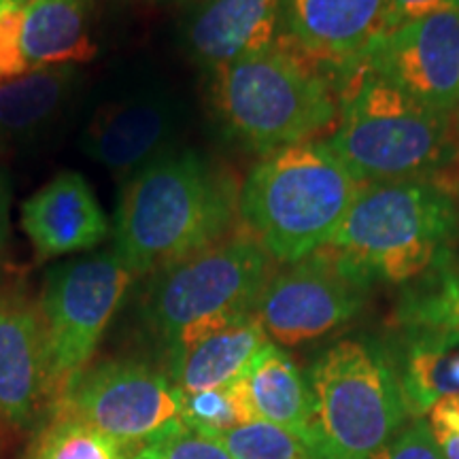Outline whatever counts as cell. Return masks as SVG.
<instances>
[{
	"label": "cell",
	"instance_id": "6da1fadb",
	"mask_svg": "<svg viewBox=\"0 0 459 459\" xmlns=\"http://www.w3.org/2000/svg\"><path fill=\"white\" fill-rule=\"evenodd\" d=\"M238 196L234 181L200 153L170 149L124 183L113 254L134 277L164 271L223 240Z\"/></svg>",
	"mask_w": 459,
	"mask_h": 459
},
{
	"label": "cell",
	"instance_id": "7a4b0ae2",
	"mask_svg": "<svg viewBox=\"0 0 459 459\" xmlns=\"http://www.w3.org/2000/svg\"><path fill=\"white\" fill-rule=\"evenodd\" d=\"M361 183L324 141L266 153L240 187L238 213L273 260L294 264L328 245Z\"/></svg>",
	"mask_w": 459,
	"mask_h": 459
},
{
	"label": "cell",
	"instance_id": "3957f363",
	"mask_svg": "<svg viewBox=\"0 0 459 459\" xmlns=\"http://www.w3.org/2000/svg\"><path fill=\"white\" fill-rule=\"evenodd\" d=\"M455 232V200L438 183H366L324 247L372 283H411L446 266Z\"/></svg>",
	"mask_w": 459,
	"mask_h": 459
},
{
	"label": "cell",
	"instance_id": "277c9868",
	"mask_svg": "<svg viewBox=\"0 0 459 459\" xmlns=\"http://www.w3.org/2000/svg\"><path fill=\"white\" fill-rule=\"evenodd\" d=\"M338 107L325 145L361 186L426 179L457 145L455 115L421 105L364 66L342 79Z\"/></svg>",
	"mask_w": 459,
	"mask_h": 459
},
{
	"label": "cell",
	"instance_id": "5b68a950",
	"mask_svg": "<svg viewBox=\"0 0 459 459\" xmlns=\"http://www.w3.org/2000/svg\"><path fill=\"white\" fill-rule=\"evenodd\" d=\"M271 255L255 237H232L153 274L141 319L166 355L255 315Z\"/></svg>",
	"mask_w": 459,
	"mask_h": 459
},
{
	"label": "cell",
	"instance_id": "8992f818",
	"mask_svg": "<svg viewBox=\"0 0 459 459\" xmlns=\"http://www.w3.org/2000/svg\"><path fill=\"white\" fill-rule=\"evenodd\" d=\"M213 77L223 128L264 156L313 141L341 115L330 79L279 43L217 68Z\"/></svg>",
	"mask_w": 459,
	"mask_h": 459
},
{
	"label": "cell",
	"instance_id": "52a82bcc",
	"mask_svg": "<svg viewBox=\"0 0 459 459\" xmlns=\"http://www.w3.org/2000/svg\"><path fill=\"white\" fill-rule=\"evenodd\" d=\"M315 459H370L409 419L387 349L344 338L308 372Z\"/></svg>",
	"mask_w": 459,
	"mask_h": 459
},
{
	"label": "cell",
	"instance_id": "ba28073f",
	"mask_svg": "<svg viewBox=\"0 0 459 459\" xmlns=\"http://www.w3.org/2000/svg\"><path fill=\"white\" fill-rule=\"evenodd\" d=\"M132 279L134 274L113 251L74 257L45 274L39 315L51 404L88 368Z\"/></svg>",
	"mask_w": 459,
	"mask_h": 459
},
{
	"label": "cell",
	"instance_id": "9c48e42d",
	"mask_svg": "<svg viewBox=\"0 0 459 459\" xmlns=\"http://www.w3.org/2000/svg\"><path fill=\"white\" fill-rule=\"evenodd\" d=\"M51 406L79 417L130 455L186 429L183 392L169 375L139 359H108L85 368Z\"/></svg>",
	"mask_w": 459,
	"mask_h": 459
},
{
	"label": "cell",
	"instance_id": "30bf717a",
	"mask_svg": "<svg viewBox=\"0 0 459 459\" xmlns=\"http://www.w3.org/2000/svg\"><path fill=\"white\" fill-rule=\"evenodd\" d=\"M372 281L321 247L271 274L255 307L264 332L279 347L315 341L351 321L368 300Z\"/></svg>",
	"mask_w": 459,
	"mask_h": 459
},
{
	"label": "cell",
	"instance_id": "8fae6325",
	"mask_svg": "<svg viewBox=\"0 0 459 459\" xmlns=\"http://www.w3.org/2000/svg\"><path fill=\"white\" fill-rule=\"evenodd\" d=\"M361 66L421 105L455 115L459 107V9L421 17L383 34Z\"/></svg>",
	"mask_w": 459,
	"mask_h": 459
},
{
	"label": "cell",
	"instance_id": "7c38bea8",
	"mask_svg": "<svg viewBox=\"0 0 459 459\" xmlns=\"http://www.w3.org/2000/svg\"><path fill=\"white\" fill-rule=\"evenodd\" d=\"M387 0H281L279 45L319 73L358 71L387 32Z\"/></svg>",
	"mask_w": 459,
	"mask_h": 459
},
{
	"label": "cell",
	"instance_id": "4fadbf2b",
	"mask_svg": "<svg viewBox=\"0 0 459 459\" xmlns=\"http://www.w3.org/2000/svg\"><path fill=\"white\" fill-rule=\"evenodd\" d=\"M91 11L94 0H28L0 17V79L90 62Z\"/></svg>",
	"mask_w": 459,
	"mask_h": 459
},
{
	"label": "cell",
	"instance_id": "5bb4252c",
	"mask_svg": "<svg viewBox=\"0 0 459 459\" xmlns=\"http://www.w3.org/2000/svg\"><path fill=\"white\" fill-rule=\"evenodd\" d=\"M179 122L181 107L170 91L134 90L99 107L85 126L82 149L115 177H132L170 152Z\"/></svg>",
	"mask_w": 459,
	"mask_h": 459
},
{
	"label": "cell",
	"instance_id": "9a60e30c",
	"mask_svg": "<svg viewBox=\"0 0 459 459\" xmlns=\"http://www.w3.org/2000/svg\"><path fill=\"white\" fill-rule=\"evenodd\" d=\"M20 223L39 260L94 249L111 232L94 189L74 170L57 172L26 198L20 209Z\"/></svg>",
	"mask_w": 459,
	"mask_h": 459
},
{
	"label": "cell",
	"instance_id": "2e32d148",
	"mask_svg": "<svg viewBox=\"0 0 459 459\" xmlns=\"http://www.w3.org/2000/svg\"><path fill=\"white\" fill-rule=\"evenodd\" d=\"M43 402L45 344L39 307L15 294H0V417L26 428Z\"/></svg>",
	"mask_w": 459,
	"mask_h": 459
},
{
	"label": "cell",
	"instance_id": "e0dca14e",
	"mask_svg": "<svg viewBox=\"0 0 459 459\" xmlns=\"http://www.w3.org/2000/svg\"><path fill=\"white\" fill-rule=\"evenodd\" d=\"M281 0H204L187 24V51L217 71L277 45Z\"/></svg>",
	"mask_w": 459,
	"mask_h": 459
},
{
	"label": "cell",
	"instance_id": "ac0fdd59",
	"mask_svg": "<svg viewBox=\"0 0 459 459\" xmlns=\"http://www.w3.org/2000/svg\"><path fill=\"white\" fill-rule=\"evenodd\" d=\"M389 353L411 417H426L440 400L459 395V332L402 325Z\"/></svg>",
	"mask_w": 459,
	"mask_h": 459
},
{
	"label": "cell",
	"instance_id": "d6986e66",
	"mask_svg": "<svg viewBox=\"0 0 459 459\" xmlns=\"http://www.w3.org/2000/svg\"><path fill=\"white\" fill-rule=\"evenodd\" d=\"M268 338L255 315L203 338L169 358V377L183 394L228 387L245 375Z\"/></svg>",
	"mask_w": 459,
	"mask_h": 459
},
{
	"label": "cell",
	"instance_id": "ffe728a7",
	"mask_svg": "<svg viewBox=\"0 0 459 459\" xmlns=\"http://www.w3.org/2000/svg\"><path fill=\"white\" fill-rule=\"evenodd\" d=\"M257 421L273 423L311 440V389L296 361L277 342L268 341L240 377Z\"/></svg>",
	"mask_w": 459,
	"mask_h": 459
},
{
	"label": "cell",
	"instance_id": "44dd1931",
	"mask_svg": "<svg viewBox=\"0 0 459 459\" xmlns=\"http://www.w3.org/2000/svg\"><path fill=\"white\" fill-rule=\"evenodd\" d=\"M79 83L77 66L0 79V149L32 141L65 111Z\"/></svg>",
	"mask_w": 459,
	"mask_h": 459
},
{
	"label": "cell",
	"instance_id": "7402d4cb",
	"mask_svg": "<svg viewBox=\"0 0 459 459\" xmlns=\"http://www.w3.org/2000/svg\"><path fill=\"white\" fill-rule=\"evenodd\" d=\"M32 459H130V453L79 417L54 409Z\"/></svg>",
	"mask_w": 459,
	"mask_h": 459
},
{
	"label": "cell",
	"instance_id": "603a6c76",
	"mask_svg": "<svg viewBox=\"0 0 459 459\" xmlns=\"http://www.w3.org/2000/svg\"><path fill=\"white\" fill-rule=\"evenodd\" d=\"M402 325L459 332V271L440 268L400 304Z\"/></svg>",
	"mask_w": 459,
	"mask_h": 459
},
{
	"label": "cell",
	"instance_id": "cb8c5ba5",
	"mask_svg": "<svg viewBox=\"0 0 459 459\" xmlns=\"http://www.w3.org/2000/svg\"><path fill=\"white\" fill-rule=\"evenodd\" d=\"M181 419L186 428L204 436H215L232 428L245 426V423L257 421L240 378L221 389L183 394Z\"/></svg>",
	"mask_w": 459,
	"mask_h": 459
},
{
	"label": "cell",
	"instance_id": "d4e9b609",
	"mask_svg": "<svg viewBox=\"0 0 459 459\" xmlns=\"http://www.w3.org/2000/svg\"><path fill=\"white\" fill-rule=\"evenodd\" d=\"M232 459H315L308 445L287 429L266 421H251L211 436Z\"/></svg>",
	"mask_w": 459,
	"mask_h": 459
},
{
	"label": "cell",
	"instance_id": "484cf974",
	"mask_svg": "<svg viewBox=\"0 0 459 459\" xmlns=\"http://www.w3.org/2000/svg\"><path fill=\"white\" fill-rule=\"evenodd\" d=\"M130 459H232V455L211 436L186 428L145 445L132 453Z\"/></svg>",
	"mask_w": 459,
	"mask_h": 459
},
{
	"label": "cell",
	"instance_id": "4316f807",
	"mask_svg": "<svg viewBox=\"0 0 459 459\" xmlns=\"http://www.w3.org/2000/svg\"><path fill=\"white\" fill-rule=\"evenodd\" d=\"M370 459H445L436 445L428 421L417 419L404 426L389 443H385Z\"/></svg>",
	"mask_w": 459,
	"mask_h": 459
},
{
	"label": "cell",
	"instance_id": "83f0119b",
	"mask_svg": "<svg viewBox=\"0 0 459 459\" xmlns=\"http://www.w3.org/2000/svg\"><path fill=\"white\" fill-rule=\"evenodd\" d=\"M455 9H459V0H387V32L421 17Z\"/></svg>",
	"mask_w": 459,
	"mask_h": 459
},
{
	"label": "cell",
	"instance_id": "f1b7e54d",
	"mask_svg": "<svg viewBox=\"0 0 459 459\" xmlns=\"http://www.w3.org/2000/svg\"><path fill=\"white\" fill-rule=\"evenodd\" d=\"M426 417L432 432H446L459 438V395L440 400Z\"/></svg>",
	"mask_w": 459,
	"mask_h": 459
},
{
	"label": "cell",
	"instance_id": "f546056e",
	"mask_svg": "<svg viewBox=\"0 0 459 459\" xmlns=\"http://www.w3.org/2000/svg\"><path fill=\"white\" fill-rule=\"evenodd\" d=\"M11 228V189L7 177L0 172V249L9 238Z\"/></svg>",
	"mask_w": 459,
	"mask_h": 459
},
{
	"label": "cell",
	"instance_id": "4dcf8cb0",
	"mask_svg": "<svg viewBox=\"0 0 459 459\" xmlns=\"http://www.w3.org/2000/svg\"><path fill=\"white\" fill-rule=\"evenodd\" d=\"M436 445L445 459H459V438L446 432H432Z\"/></svg>",
	"mask_w": 459,
	"mask_h": 459
},
{
	"label": "cell",
	"instance_id": "1f68e13d",
	"mask_svg": "<svg viewBox=\"0 0 459 459\" xmlns=\"http://www.w3.org/2000/svg\"><path fill=\"white\" fill-rule=\"evenodd\" d=\"M28 0H0V17L11 13V11L22 9Z\"/></svg>",
	"mask_w": 459,
	"mask_h": 459
},
{
	"label": "cell",
	"instance_id": "d6a6232c",
	"mask_svg": "<svg viewBox=\"0 0 459 459\" xmlns=\"http://www.w3.org/2000/svg\"><path fill=\"white\" fill-rule=\"evenodd\" d=\"M455 117H459V107H457V113H455Z\"/></svg>",
	"mask_w": 459,
	"mask_h": 459
}]
</instances>
